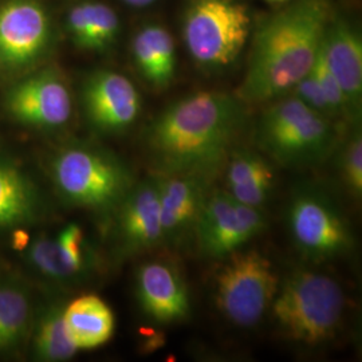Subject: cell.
<instances>
[{
    "label": "cell",
    "mask_w": 362,
    "mask_h": 362,
    "mask_svg": "<svg viewBox=\"0 0 362 362\" xmlns=\"http://www.w3.org/2000/svg\"><path fill=\"white\" fill-rule=\"evenodd\" d=\"M346 308L342 287L329 275L297 270L279 282L270 310L284 336L305 346L334 338Z\"/></svg>",
    "instance_id": "obj_5"
},
{
    "label": "cell",
    "mask_w": 362,
    "mask_h": 362,
    "mask_svg": "<svg viewBox=\"0 0 362 362\" xmlns=\"http://www.w3.org/2000/svg\"><path fill=\"white\" fill-rule=\"evenodd\" d=\"M132 55L139 73L151 86L168 88L176 74L177 57L175 40L165 27H143L133 39Z\"/></svg>",
    "instance_id": "obj_19"
},
{
    "label": "cell",
    "mask_w": 362,
    "mask_h": 362,
    "mask_svg": "<svg viewBox=\"0 0 362 362\" xmlns=\"http://www.w3.org/2000/svg\"><path fill=\"white\" fill-rule=\"evenodd\" d=\"M251 26V13L240 0H189L182 39L197 65L219 71L245 50Z\"/></svg>",
    "instance_id": "obj_6"
},
{
    "label": "cell",
    "mask_w": 362,
    "mask_h": 362,
    "mask_svg": "<svg viewBox=\"0 0 362 362\" xmlns=\"http://www.w3.org/2000/svg\"><path fill=\"white\" fill-rule=\"evenodd\" d=\"M223 169L227 191L235 187L245 185L250 181L275 175L272 164L266 157L248 149L233 148Z\"/></svg>",
    "instance_id": "obj_24"
},
{
    "label": "cell",
    "mask_w": 362,
    "mask_h": 362,
    "mask_svg": "<svg viewBox=\"0 0 362 362\" xmlns=\"http://www.w3.org/2000/svg\"><path fill=\"white\" fill-rule=\"evenodd\" d=\"M34 298L22 281L0 276V353H10L25 344L35 317Z\"/></svg>",
    "instance_id": "obj_21"
},
{
    "label": "cell",
    "mask_w": 362,
    "mask_h": 362,
    "mask_svg": "<svg viewBox=\"0 0 362 362\" xmlns=\"http://www.w3.org/2000/svg\"><path fill=\"white\" fill-rule=\"evenodd\" d=\"M275 185V175L260 177L257 180L250 181L245 185L235 187L231 189H226L233 199L248 207L260 208L267 199L272 196V189Z\"/></svg>",
    "instance_id": "obj_26"
},
{
    "label": "cell",
    "mask_w": 362,
    "mask_h": 362,
    "mask_svg": "<svg viewBox=\"0 0 362 362\" xmlns=\"http://www.w3.org/2000/svg\"><path fill=\"white\" fill-rule=\"evenodd\" d=\"M43 211L37 184L13 158L0 156V231L35 223Z\"/></svg>",
    "instance_id": "obj_18"
},
{
    "label": "cell",
    "mask_w": 362,
    "mask_h": 362,
    "mask_svg": "<svg viewBox=\"0 0 362 362\" xmlns=\"http://www.w3.org/2000/svg\"><path fill=\"white\" fill-rule=\"evenodd\" d=\"M269 1H275V3H278V1H286V0H269Z\"/></svg>",
    "instance_id": "obj_28"
},
{
    "label": "cell",
    "mask_w": 362,
    "mask_h": 362,
    "mask_svg": "<svg viewBox=\"0 0 362 362\" xmlns=\"http://www.w3.org/2000/svg\"><path fill=\"white\" fill-rule=\"evenodd\" d=\"M49 172L64 203L101 215H112L137 181L118 156L89 143L66 144L57 149Z\"/></svg>",
    "instance_id": "obj_3"
},
{
    "label": "cell",
    "mask_w": 362,
    "mask_h": 362,
    "mask_svg": "<svg viewBox=\"0 0 362 362\" xmlns=\"http://www.w3.org/2000/svg\"><path fill=\"white\" fill-rule=\"evenodd\" d=\"M332 18L326 0H297L258 28L246 74L236 91L245 104L284 97L314 65Z\"/></svg>",
    "instance_id": "obj_2"
},
{
    "label": "cell",
    "mask_w": 362,
    "mask_h": 362,
    "mask_svg": "<svg viewBox=\"0 0 362 362\" xmlns=\"http://www.w3.org/2000/svg\"><path fill=\"white\" fill-rule=\"evenodd\" d=\"M81 97L88 122L105 134L128 129L141 112V95L134 83L113 70L91 73L82 85Z\"/></svg>",
    "instance_id": "obj_15"
},
{
    "label": "cell",
    "mask_w": 362,
    "mask_h": 362,
    "mask_svg": "<svg viewBox=\"0 0 362 362\" xmlns=\"http://www.w3.org/2000/svg\"><path fill=\"white\" fill-rule=\"evenodd\" d=\"M257 127L259 148L290 168L314 167L336 152L339 125L293 94L272 101Z\"/></svg>",
    "instance_id": "obj_4"
},
{
    "label": "cell",
    "mask_w": 362,
    "mask_h": 362,
    "mask_svg": "<svg viewBox=\"0 0 362 362\" xmlns=\"http://www.w3.org/2000/svg\"><path fill=\"white\" fill-rule=\"evenodd\" d=\"M339 175L344 185L354 199L362 196L361 130L354 128L339 151Z\"/></svg>",
    "instance_id": "obj_25"
},
{
    "label": "cell",
    "mask_w": 362,
    "mask_h": 362,
    "mask_svg": "<svg viewBox=\"0 0 362 362\" xmlns=\"http://www.w3.org/2000/svg\"><path fill=\"white\" fill-rule=\"evenodd\" d=\"M112 240L119 258H130L163 246L158 188L155 175L136 181L112 212Z\"/></svg>",
    "instance_id": "obj_13"
},
{
    "label": "cell",
    "mask_w": 362,
    "mask_h": 362,
    "mask_svg": "<svg viewBox=\"0 0 362 362\" xmlns=\"http://www.w3.org/2000/svg\"><path fill=\"white\" fill-rule=\"evenodd\" d=\"M67 31L73 43L83 50L110 49L119 33L116 11L100 1H82L67 13Z\"/></svg>",
    "instance_id": "obj_22"
},
{
    "label": "cell",
    "mask_w": 362,
    "mask_h": 362,
    "mask_svg": "<svg viewBox=\"0 0 362 362\" xmlns=\"http://www.w3.org/2000/svg\"><path fill=\"white\" fill-rule=\"evenodd\" d=\"M3 105L16 122L42 130L61 129L73 115L71 91L55 67L35 69L15 81Z\"/></svg>",
    "instance_id": "obj_11"
},
{
    "label": "cell",
    "mask_w": 362,
    "mask_h": 362,
    "mask_svg": "<svg viewBox=\"0 0 362 362\" xmlns=\"http://www.w3.org/2000/svg\"><path fill=\"white\" fill-rule=\"evenodd\" d=\"M18 248L27 266L52 285L85 282L98 267L97 252L77 223L67 224L54 235L39 233Z\"/></svg>",
    "instance_id": "obj_10"
},
{
    "label": "cell",
    "mask_w": 362,
    "mask_h": 362,
    "mask_svg": "<svg viewBox=\"0 0 362 362\" xmlns=\"http://www.w3.org/2000/svg\"><path fill=\"white\" fill-rule=\"evenodd\" d=\"M325 61L344 91L351 115L357 119L362 101V42L357 30L333 15L321 42Z\"/></svg>",
    "instance_id": "obj_17"
},
{
    "label": "cell",
    "mask_w": 362,
    "mask_h": 362,
    "mask_svg": "<svg viewBox=\"0 0 362 362\" xmlns=\"http://www.w3.org/2000/svg\"><path fill=\"white\" fill-rule=\"evenodd\" d=\"M64 317L67 333L78 350L101 348L115 334V314L97 296H81L66 303Z\"/></svg>",
    "instance_id": "obj_20"
},
{
    "label": "cell",
    "mask_w": 362,
    "mask_h": 362,
    "mask_svg": "<svg viewBox=\"0 0 362 362\" xmlns=\"http://www.w3.org/2000/svg\"><path fill=\"white\" fill-rule=\"evenodd\" d=\"M223 259L215 276L218 309L235 326H255L270 310L281 282L272 260L257 250Z\"/></svg>",
    "instance_id": "obj_7"
},
{
    "label": "cell",
    "mask_w": 362,
    "mask_h": 362,
    "mask_svg": "<svg viewBox=\"0 0 362 362\" xmlns=\"http://www.w3.org/2000/svg\"><path fill=\"white\" fill-rule=\"evenodd\" d=\"M122 1L127 3L128 6H132V7L141 8V7H148V6L153 4L156 0H122Z\"/></svg>",
    "instance_id": "obj_27"
},
{
    "label": "cell",
    "mask_w": 362,
    "mask_h": 362,
    "mask_svg": "<svg viewBox=\"0 0 362 362\" xmlns=\"http://www.w3.org/2000/svg\"><path fill=\"white\" fill-rule=\"evenodd\" d=\"M245 119V103L224 91H196L169 105L144 133L155 175L206 173L216 177Z\"/></svg>",
    "instance_id": "obj_1"
},
{
    "label": "cell",
    "mask_w": 362,
    "mask_h": 362,
    "mask_svg": "<svg viewBox=\"0 0 362 362\" xmlns=\"http://www.w3.org/2000/svg\"><path fill=\"white\" fill-rule=\"evenodd\" d=\"M54 46L52 16L39 0L0 4V74L25 76L38 69Z\"/></svg>",
    "instance_id": "obj_9"
},
{
    "label": "cell",
    "mask_w": 362,
    "mask_h": 362,
    "mask_svg": "<svg viewBox=\"0 0 362 362\" xmlns=\"http://www.w3.org/2000/svg\"><path fill=\"white\" fill-rule=\"evenodd\" d=\"M163 245L179 248L194 239V228L215 176L206 173L155 175Z\"/></svg>",
    "instance_id": "obj_14"
},
{
    "label": "cell",
    "mask_w": 362,
    "mask_h": 362,
    "mask_svg": "<svg viewBox=\"0 0 362 362\" xmlns=\"http://www.w3.org/2000/svg\"><path fill=\"white\" fill-rule=\"evenodd\" d=\"M293 243L306 258L324 262L349 252L353 233L336 202L317 187H302L287 207Z\"/></svg>",
    "instance_id": "obj_8"
},
{
    "label": "cell",
    "mask_w": 362,
    "mask_h": 362,
    "mask_svg": "<svg viewBox=\"0 0 362 362\" xmlns=\"http://www.w3.org/2000/svg\"><path fill=\"white\" fill-rule=\"evenodd\" d=\"M136 297L146 317L158 324L184 321L191 311L189 291L173 260L155 258L136 272Z\"/></svg>",
    "instance_id": "obj_16"
},
{
    "label": "cell",
    "mask_w": 362,
    "mask_h": 362,
    "mask_svg": "<svg viewBox=\"0 0 362 362\" xmlns=\"http://www.w3.org/2000/svg\"><path fill=\"white\" fill-rule=\"evenodd\" d=\"M266 227L260 208L236 202L226 189H211L194 228V240L208 258L223 259L239 251Z\"/></svg>",
    "instance_id": "obj_12"
},
{
    "label": "cell",
    "mask_w": 362,
    "mask_h": 362,
    "mask_svg": "<svg viewBox=\"0 0 362 362\" xmlns=\"http://www.w3.org/2000/svg\"><path fill=\"white\" fill-rule=\"evenodd\" d=\"M65 305L61 300H52L35 311L31 333L28 337L35 360L43 362L69 361L79 351L66 329Z\"/></svg>",
    "instance_id": "obj_23"
}]
</instances>
